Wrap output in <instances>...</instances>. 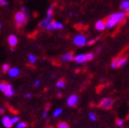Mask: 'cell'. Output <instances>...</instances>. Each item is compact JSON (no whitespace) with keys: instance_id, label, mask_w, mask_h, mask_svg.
<instances>
[{"instance_id":"1","label":"cell","mask_w":129,"mask_h":128,"mask_svg":"<svg viewBox=\"0 0 129 128\" xmlns=\"http://www.w3.org/2000/svg\"><path fill=\"white\" fill-rule=\"evenodd\" d=\"M125 17H126V13L124 12V11L111 14L106 19V26H107V29H113L115 28V27H117L119 23L124 22Z\"/></svg>"},{"instance_id":"2","label":"cell","mask_w":129,"mask_h":128,"mask_svg":"<svg viewBox=\"0 0 129 128\" xmlns=\"http://www.w3.org/2000/svg\"><path fill=\"white\" fill-rule=\"evenodd\" d=\"M29 16H30V13L29 10L25 6H22L21 8V10L16 12L14 14V22H15V26L17 28H22L25 24L27 23L29 20Z\"/></svg>"},{"instance_id":"3","label":"cell","mask_w":129,"mask_h":128,"mask_svg":"<svg viewBox=\"0 0 129 128\" xmlns=\"http://www.w3.org/2000/svg\"><path fill=\"white\" fill-rule=\"evenodd\" d=\"M114 105V100L111 98H104L100 101L99 107L102 109H110Z\"/></svg>"},{"instance_id":"4","label":"cell","mask_w":129,"mask_h":128,"mask_svg":"<svg viewBox=\"0 0 129 128\" xmlns=\"http://www.w3.org/2000/svg\"><path fill=\"white\" fill-rule=\"evenodd\" d=\"M74 44L75 46H78V47H83L85 44H87V40H86V37L83 34H78L74 38Z\"/></svg>"},{"instance_id":"5","label":"cell","mask_w":129,"mask_h":128,"mask_svg":"<svg viewBox=\"0 0 129 128\" xmlns=\"http://www.w3.org/2000/svg\"><path fill=\"white\" fill-rule=\"evenodd\" d=\"M63 28H64V25H63L62 22H56V21H51L45 29L47 30H62Z\"/></svg>"},{"instance_id":"6","label":"cell","mask_w":129,"mask_h":128,"mask_svg":"<svg viewBox=\"0 0 129 128\" xmlns=\"http://www.w3.org/2000/svg\"><path fill=\"white\" fill-rule=\"evenodd\" d=\"M1 123H2L3 126L5 128H12V126L14 125L12 122V117L8 116H4L1 119Z\"/></svg>"},{"instance_id":"7","label":"cell","mask_w":129,"mask_h":128,"mask_svg":"<svg viewBox=\"0 0 129 128\" xmlns=\"http://www.w3.org/2000/svg\"><path fill=\"white\" fill-rule=\"evenodd\" d=\"M77 102H78V96L75 95V94H73V95H71V96H69L67 100V106L71 107V108L76 106Z\"/></svg>"},{"instance_id":"8","label":"cell","mask_w":129,"mask_h":128,"mask_svg":"<svg viewBox=\"0 0 129 128\" xmlns=\"http://www.w3.org/2000/svg\"><path fill=\"white\" fill-rule=\"evenodd\" d=\"M7 41H8L9 46L12 48H14V47H16V45L18 44V39H17L16 35H14V34H11L10 36L8 37Z\"/></svg>"},{"instance_id":"9","label":"cell","mask_w":129,"mask_h":128,"mask_svg":"<svg viewBox=\"0 0 129 128\" xmlns=\"http://www.w3.org/2000/svg\"><path fill=\"white\" fill-rule=\"evenodd\" d=\"M94 27L97 30H99V31H102V30H104L105 29L107 28V26H106V21H104V20L97 21V22H95Z\"/></svg>"},{"instance_id":"10","label":"cell","mask_w":129,"mask_h":128,"mask_svg":"<svg viewBox=\"0 0 129 128\" xmlns=\"http://www.w3.org/2000/svg\"><path fill=\"white\" fill-rule=\"evenodd\" d=\"M7 74L11 78H16L20 74V70L17 67H11Z\"/></svg>"},{"instance_id":"11","label":"cell","mask_w":129,"mask_h":128,"mask_svg":"<svg viewBox=\"0 0 129 128\" xmlns=\"http://www.w3.org/2000/svg\"><path fill=\"white\" fill-rule=\"evenodd\" d=\"M75 61L77 64H83V63L87 62V57L86 54H79L75 56Z\"/></svg>"},{"instance_id":"12","label":"cell","mask_w":129,"mask_h":128,"mask_svg":"<svg viewBox=\"0 0 129 128\" xmlns=\"http://www.w3.org/2000/svg\"><path fill=\"white\" fill-rule=\"evenodd\" d=\"M62 60L64 62H71V61L75 60V56L72 52H67L62 56Z\"/></svg>"},{"instance_id":"13","label":"cell","mask_w":129,"mask_h":128,"mask_svg":"<svg viewBox=\"0 0 129 128\" xmlns=\"http://www.w3.org/2000/svg\"><path fill=\"white\" fill-rule=\"evenodd\" d=\"M4 94L6 95V97H8V98L14 96V88H13L12 84L8 83L7 88H6V90L4 91Z\"/></svg>"},{"instance_id":"14","label":"cell","mask_w":129,"mask_h":128,"mask_svg":"<svg viewBox=\"0 0 129 128\" xmlns=\"http://www.w3.org/2000/svg\"><path fill=\"white\" fill-rule=\"evenodd\" d=\"M51 19H52V17L46 15V17H45V18L40 22V25H39V26H40V28H42V29L46 28V27L48 26V24L49 23V22H50L51 21H52Z\"/></svg>"},{"instance_id":"15","label":"cell","mask_w":129,"mask_h":128,"mask_svg":"<svg viewBox=\"0 0 129 128\" xmlns=\"http://www.w3.org/2000/svg\"><path fill=\"white\" fill-rule=\"evenodd\" d=\"M120 8L122 9V11L129 14V0H123L120 4Z\"/></svg>"},{"instance_id":"16","label":"cell","mask_w":129,"mask_h":128,"mask_svg":"<svg viewBox=\"0 0 129 128\" xmlns=\"http://www.w3.org/2000/svg\"><path fill=\"white\" fill-rule=\"evenodd\" d=\"M127 63V57H117V67H123Z\"/></svg>"},{"instance_id":"17","label":"cell","mask_w":129,"mask_h":128,"mask_svg":"<svg viewBox=\"0 0 129 128\" xmlns=\"http://www.w3.org/2000/svg\"><path fill=\"white\" fill-rule=\"evenodd\" d=\"M28 60L30 62V64H35L37 62V57L32 54L28 55Z\"/></svg>"},{"instance_id":"18","label":"cell","mask_w":129,"mask_h":128,"mask_svg":"<svg viewBox=\"0 0 129 128\" xmlns=\"http://www.w3.org/2000/svg\"><path fill=\"white\" fill-rule=\"evenodd\" d=\"M56 85L58 89H64V86H66V82H64V81L63 80V79H61V80L57 81Z\"/></svg>"},{"instance_id":"19","label":"cell","mask_w":129,"mask_h":128,"mask_svg":"<svg viewBox=\"0 0 129 128\" xmlns=\"http://www.w3.org/2000/svg\"><path fill=\"white\" fill-rule=\"evenodd\" d=\"M7 85H8V82H0V91L4 92L5 90H6V88H7Z\"/></svg>"},{"instance_id":"20","label":"cell","mask_w":129,"mask_h":128,"mask_svg":"<svg viewBox=\"0 0 129 128\" xmlns=\"http://www.w3.org/2000/svg\"><path fill=\"white\" fill-rule=\"evenodd\" d=\"M62 112H63L62 108H56V110H54V112H53V117H57V116H59L62 114Z\"/></svg>"},{"instance_id":"21","label":"cell","mask_w":129,"mask_h":128,"mask_svg":"<svg viewBox=\"0 0 129 128\" xmlns=\"http://www.w3.org/2000/svg\"><path fill=\"white\" fill-rule=\"evenodd\" d=\"M56 128H70L68 125V124L66 122H60L58 123V124H57V127Z\"/></svg>"},{"instance_id":"22","label":"cell","mask_w":129,"mask_h":128,"mask_svg":"<svg viewBox=\"0 0 129 128\" xmlns=\"http://www.w3.org/2000/svg\"><path fill=\"white\" fill-rule=\"evenodd\" d=\"M10 66L8 64H4L2 66V72L3 73H8V71H9V69H10Z\"/></svg>"},{"instance_id":"23","label":"cell","mask_w":129,"mask_h":128,"mask_svg":"<svg viewBox=\"0 0 129 128\" xmlns=\"http://www.w3.org/2000/svg\"><path fill=\"white\" fill-rule=\"evenodd\" d=\"M27 124L25 122H19L16 124V128H26Z\"/></svg>"},{"instance_id":"24","label":"cell","mask_w":129,"mask_h":128,"mask_svg":"<svg viewBox=\"0 0 129 128\" xmlns=\"http://www.w3.org/2000/svg\"><path fill=\"white\" fill-rule=\"evenodd\" d=\"M89 118L91 119V121H96L97 120V116H96V115L94 114L93 112H90L89 113Z\"/></svg>"},{"instance_id":"25","label":"cell","mask_w":129,"mask_h":128,"mask_svg":"<svg viewBox=\"0 0 129 128\" xmlns=\"http://www.w3.org/2000/svg\"><path fill=\"white\" fill-rule=\"evenodd\" d=\"M86 57H87V61H91L93 58H94V54H93V53H91V52L87 53Z\"/></svg>"},{"instance_id":"26","label":"cell","mask_w":129,"mask_h":128,"mask_svg":"<svg viewBox=\"0 0 129 128\" xmlns=\"http://www.w3.org/2000/svg\"><path fill=\"white\" fill-rule=\"evenodd\" d=\"M12 122L14 124H16L17 123L20 122V118H19V116H12Z\"/></svg>"},{"instance_id":"27","label":"cell","mask_w":129,"mask_h":128,"mask_svg":"<svg viewBox=\"0 0 129 128\" xmlns=\"http://www.w3.org/2000/svg\"><path fill=\"white\" fill-rule=\"evenodd\" d=\"M111 67L112 68H117V57L114 58L113 61L111 62Z\"/></svg>"},{"instance_id":"28","label":"cell","mask_w":129,"mask_h":128,"mask_svg":"<svg viewBox=\"0 0 129 128\" xmlns=\"http://www.w3.org/2000/svg\"><path fill=\"white\" fill-rule=\"evenodd\" d=\"M116 124H117V126H123V124H124V121L122 120V119H117V122H116Z\"/></svg>"},{"instance_id":"29","label":"cell","mask_w":129,"mask_h":128,"mask_svg":"<svg viewBox=\"0 0 129 128\" xmlns=\"http://www.w3.org/2000/svg\"><path fill=\"white\" fill-rule=\"evenodd\" d=\"M8 5L7 0H0V6H6Z\"/></svg>"},{"instance_id":"30","label":"cell","mask_w":129,"mask_h":128,"mask_svg":"<svg viewBox=\"0 0 129 128\" xmlns=\"http://www.w3.org/2000/svg\"><path fill=\"white\" fill-rule=\"evenodd\" d=\"M48 108H45V109L43 110V112H42V117L46 118L47 116H48Z\"/></svg>"},{"instance_id":"31","label":"cell","mask_w":129,"mask_h":128,"mask_svg":"<svg viewBox=\"0 0 129 128\" xmlns=\"http://www.w3.org/2000/svg\"><path fill=\"white\" fill-rule=\"evenodd\" d=\"M96 41H97L96 39H95V40H87V45H92V44H94Z\"/></svg>"},{"instance_id":"32","label":"cell","mask_w":129,"mask_h":128,"mask_svg":"<svg viewBox=\"0 0 129 128\" xmlns=\"http://www.w3.org/2000/svg\"><path fill=\"white\" fill-rule=\"evenodd\" d=\"M40 79H38V80L35 81V82H34V86L35 87H39V86H40Z\"/></svg>"},{"instance_id":"33","label":"cell","mask_w":129,"mask_h":128,"mask_svg":"<svg viewBox=\"0 0 129 128\" xmlns=\"http://www.w3.org/2000/svg\"><path fill=\"white\" fill-rule=\"evenodd\" d=\"M30 97H31L30 93H26V94H25V98L26 99H30Z\"/></svg>"},{"instance_id":"34","label":"cell","mask_w":129,"mask_h":128,"mask_svg":"<svg viewBox=\"0 0 129 128\" xmlns=\"http://www.w3.org/2000/svg\"><path fill=\"white\" fill-rule=\"evenodd\" d=\"M4 111H5L4 108L0 107V115H3V114H4Z\"/></svg>"},{"instance_id":"35","label":"cell","mask_w":129,"mask_h":128,"mask_svg":"<svg viewBox=\"0 0 129 128\" xmlns=\"http://www.w3.org/2000/svg\"><path fill=\"white\" fill-rule=\"evenodd\" d=\"M96 50H97V52H100L101 50V47H98V48H96Z\"/></svg>"},{"instance_id":"36","label":"cell","mask_w":129,"mask_h":128,"mask_svg":"<svg viewBox=\"0 0 129 128\" xmlns=\"http://www.w3.org/2000/svg\"><path fill=\"white\" fill-rule=\"evenodd\" d=\"M1 29H2V24L0 23V30H1Z\"/></svg>"}]
</instances>
